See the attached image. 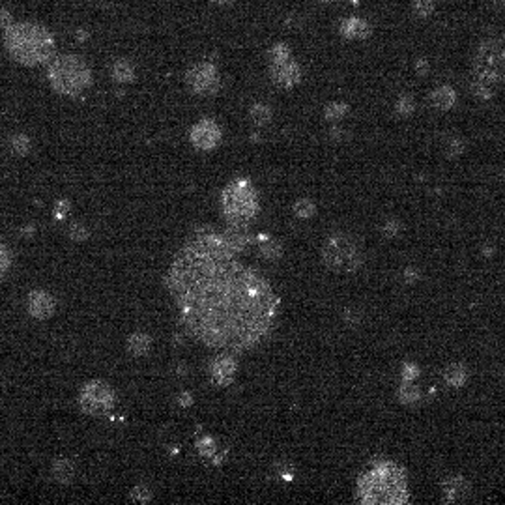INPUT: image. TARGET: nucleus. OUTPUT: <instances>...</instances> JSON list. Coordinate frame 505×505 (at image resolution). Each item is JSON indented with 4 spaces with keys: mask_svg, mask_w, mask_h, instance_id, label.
Wrapping results in <instances>:
<instances>
[{
    "mask_svg": "<svg viewBox=\"0 0 505 505\" xmlns=\"http://www.w3.org/2000/svg\"><path fill=\"white\" fill-rule=\"evenodd\" d=\"M166 286L187 333L230 356L262 343L277 316L270 283L209 230H198L176 255Z\"/></svg>",
    "mask_w": 505,
    "mask_h": 505,
    "instance_id": "nucleus-1",
    "label": "nucleus"
},
{
    "mask_svg": "<svg viewBox=\"0 0 505 505\" xmlns=\"http://www.w3.org/2000/svg\"><path fill=\"white\" fill-rule=\"evenodd\" d=\"M357 498L369 505H399L408 502L406 474L393 462H376L357 483Z\"/></svg>",
    "mask_w": 505,
    "mask_h": 505,
    "instance_id": "nucleus-2",
    "label": "nucleus"
},
{
    "mask_svg": "<svg viewBox=\"0 0 505 505\" xmlns=\"http://www.w3.org/2000/svg\"><path fill=\"white\" fill-rule=\"evenodd\" d=\"M4 44L12 58L23 66H40L53 58L55 40L36 23H10L4 26Z\"/></svg>",
    "mask_w": 505,
    "mask_h": 505,
    "instance_id": "nucleus-3",
    "label": "nucleus"
},
{
    "mask_svg": "<svg viewBox=\"0 0 505 505\" xmlns=\"http://www.w3.org/2000/svg\"><path fill=\"white\" fill-rule=\"evenodd\" d=\"M475 80L472 88L477 98H493L494 90L504 79V45L499 40L483 42L474 64Z\"/></svg>",
    "mask_w": 505,
    "mask_h": 505,
    "instance_id": "nucleus-4",
    "label": "nucleus"
},
{
    "mask_svg": "<svg viewBox=\"0 0 505 505\" xmlns=\"http://www.w3.org/2000/svg\"><path fill=\"white\" fill-rule=\"evenodd\" d=\"M51 87L62 96H77L92 83V74L87 62L75 55L56 56L47 68Z\"/></svg>",
    "mask_w": 505,
    "mask_h": 505,
    "instance_id": "nucleus-5",
    "label": "nucleus"
},
{
    "mask_svg": "<svg viewBox=\"0 0 505 505\" xmlns=\"http://www.w3.org/2000/svg\"><path fill=\"white\" fill-rule=\"evenodd\" d=\"M223 209L230 225H247L259 209L257 191L247 180H236L223 191Z\"/></svg>",
    "mask_w": 505,
    "mask_h": 505,
    "instance_id": "nucleus-6",
    "label": "nucleus"
},
{
    "mask_svg": "<svg viewBox=\"0 0 505 505\" xmlns=\"http://www.w3.org/2000/svg\"><path fill=\"white\" fill-rule=\"evenodd\" d=\"M322 259L329 270L357 271L363 266V255L357 251L356 243L345 234H335L322 249Z\"/></svg>",
    "mask_w": 505,
    "mask_h": 505,
    "instance_id": "nucleus-7",
    "label": "nucleus"
},
{
    "mask_svg": "<svg viewBox=\"0 0 505 505\" xmlns=\"http://www.w3.org/2000/svg\"><path fill=\"white\" fill-rule=\"evenodd\" d=\"M114 402H117L114 389L103 380H90L83 386L79 393L80 410L88 416H94V418L111 412Z\"/></svg>",
    "mask_w": 505,
    "mask_h": 505,
    "instance_id": "nucleus-8",
    "label": "nucleus"
},
{
    "mask_svg": "<svg viewBox=\"0 0 505 505\" xmlns=\"http://www.w3.org/2000/svg\"><path fill=\"white\" fill-rule=\"evenodd\" d=\"M185 79H187V85L191 87L193 92L198 94V96H212L219 88V74H217L216 66L209 64V62L193 66L187 71Z\"/></svg>",
    "mask_w": 505,
    "mask_h": 505,
    "instance_id": "nucleus-9",
    "label": "nucleus"
},
{
    "mask_svg": "<svg viewBox=\"0 0 505 505\" xmlns=\"http://www.w3.org/2000/svg\"><path fill=\"white\" fill-rule=\"evenodd\" d=\"M270 74L273 83L284 88L294 87L302 79V69L298 66V62L292 58V55L270 60Z\"/></svg>",
    "mask_w": 505,
    "mask_h": 505,
    "instance_id": "nucleus-10",
    "label": "nucleus"
},
{
    "mask_svg": "<svg viewBox=\"0 0 505 505\" xmlns=\"http://www.w3.org/2000/svg\"><path fill=\"white\" fill-rule=\"evenodd\" d=\"M221 141V130L214 120H200L191 130L193 146L198 150H214Z\"/></svg>",
    "mask_w": 505,
    "mask_h": 505,
    "instance_id": "nucleus-11",
    "label": "nucleus"
},
{
    "mask_svg": "<svg viewBox=\"0 0 505 505\" xmlns=\"http://www.w3.org/2000/svg\"><path fill=\"white\" fill-rule=\"evenodd\" d=\"M26 311L36 320H47L56 311L55 298L47 290H31V294L26 296Z\"/></svg>",
    "mask_w": 505,
    "mask_h": 505,
    "instance_id": "nucleus-12",
    "label": "nucleus"
},
{
    "mask_svg": "<svg viewBox=\"0 0 505 505\" xmlns=\"http://www.w3.org/2000/svg\"><path fill=\"white\" fill-rule=\"evenodd\" d=\"M236 359L230 354H223L217 356L212 365H209V375H212V382L217 386H227L232 382V376L236 373Z\"/></svg>",
    "mask_w": 505,
    "mask_h": 505,
    "instance_id": "nucleus-13",
    "label": "nucleus"
},
{
    "mask_svg": "<svg viewBox=\"0 0 505 505\" xmlns=\"http://www.w3.org/2000/svg\"><path fill=\"white\" fill-rule=\"evenodd\" d=\"M341 34L348 40H363L370 34V26L365 19L348 17L341 23Z\"/></svg>",
    "mask_w": 505,
    "mask_h": 505,
    "instance_id": "nucleus-14",
    "label": "nucleus"
},
{
    "mask_svg": "<svg viewBox=\"0 0 505 505\" xmlns=\"http://www.w3.org/2000/svg\"><path fill=\"white\" fill-rule=\"evenodd\" d=\"M75 462L71 459H66V456H60V459H56L53 462V466H51V475H53V479L56 483H60V485H69L71 481L75 479Z\"/></svg>",
    "mask_w": 505,
    "mask_h": 505,
    "instance_id": "nucleus-15",
    "label": "nucleus"
},
{
    "mask_svg": "<svg viewBox=\"0 0 505 505\" xmlns=\"http://www.w3.org/2000/svg\"><path fill=\"white\" fill-rule=\"evenodd\" d=\"M223 236L228 241V246L232 247L236 252L243 251L251 243V234H249L246 225H230V228Z\"/></svg>",
    "mask_w": 505,
    "mask_h": 505,
    "instance_id": "nucleus-16",
    "label": "nucleus"
},
{
    "mask_svg": "<svg viewBox=\"0 0 505 505\" xmlns=\"http://www.w3.org/2000/svg\"><path fill=\"white\" fill-rule=\"evenodd\" d=\"M150 348H152V337H150L148 333L137 332L131 333L130 337H128V352H130L131 356H146Z\"/></svg>",
    "mask_w": 505,
    "mask_h": 505,
    "instance_id": "nucleus-17",
    "label": "nucleus"
},
{
    "mask_svg": "<svg viewBox=\"0 0 505 505\" xmlns=\"http://www.w3.org/2000/svg\"><path fill=\"white\" fill-rule=\"evenodd\" d=\"M456 101V94L451 87H440L431 94V103L434 109L440 111H447Z\"/></svg>",
    "mask_w": 505,
    "mask_h": 505,
    "instance_id": "nucleus-18",
    "label": "nucleus"
},
{
    "mask_svg": "<svg viewBox=\"0 0 505 505\" xmlns=\"http://www.w3.org/2000/svg\"><path fill=\"white\" fill-rule=\"evenodd\" d=\"M259 251L260 255L268 260H277L281 257V252H283V246H281V241L273 240L270 236L266 234H260L259 236Z\"/></svg>",
    "mask_w": 505,
    "mask_h": 505,
    "instance_id": "nucleus-19",
    "label": "nucleus"
},
{
    "mask_svg": "<svg viewBox=\"0 0 505 505\" xmlns=\"http://www.w3.org/2000/svg\"><path fill=\"white\" fill-rule=\"evenodd\" d=\"M444 378L445 382H447V386H451V388H461V386H464L466 380H468V370H466L464 365L451 363L450 367L445 369Z\"/></svg>",
    "mask_w": 505,
    "mask_h": 505,
    "instance_id": "nucleus-20",
    "label": "nucleus"
},
{
    "mask_svg": "<svg viewBox=\"0 0 505 505\" xmlns=\"http://www.w3.org/2000/svg\"><path fill=\"white\" fill-rule=\"evenodd\" d=\"M111 75L112 79L117 80V83H131V80L135 79V68H133V64L128 60H117L112 64V69H111Z\"/></svg>",
    "mask_w": 505,
    "mask_h": 505,
    "instance_id": "nucleus-21",
    "label": "nucleus"
},
{
    "mask_svg": "<svg viewBox=\"0 0 505 505\" xmlns=\"http://www.w3.org/2000/svg\"><path fill=\"white\" fill-rule=\"evenodd\" d=\"M444 488H445V496H447L450 502L451 499L455 502V499L464 498V496H468L470 493V485L464 479H461V477H455V479L447 481L444 485Z\"/></svg>",
    "mask_w": 505,
    "mask_h": 505,
    "instance_id": "nucleus-22",
    "label": "nucleus"
},
{
    "mask_svg": "<svg viewBox=\"0 0 505 505\" xmlns=\"http://www.w3.org/2000/svg\"><path fill=\"white\" fill-rule=\"evenodd\" d=\"M399 399H401L402 404H416L421 399V389L416 384L404 380V384L399 389Z\"/></svg>",
    "mask_w": 505,
    "mask_h": 505,
    "instance_id": "nucleus-23",
    "label": "nucleus"
},
{
    "mask_svg": "<svg viewBox=\"0 0 505 505\" xmlns=\"http://www.w3.org/2000/svg\"><path fill=\"white\" fill-rule=\"evenodd\" d=\"M271 109L268 107V105L264 103H257V105H252V109H251V120L257 126H266V123L270 122L271 120Z\"/></svg>",
    "mask_w": 505,
    "mask_h": 505,
    "instance_id": "nucleus-24",
    "label": "nucleus"
},
{
    "mask_svg": "<svg viewBox=\"0 0 505 505\" xmlns=\"http://www.w3.org/2000/svg\"><path fill=\"white\" fill-rule=\"evenodd\" d=\"M10 148H12L13 154L26 155L31 152L32 142L26 135H13L12 139H10Z\"/></svg>",
    "mask_w": 505,
    "mask_h": 505,
    "instance_id": "nucleus-25",
    "label": "nucleus"
},
{
    "mask_svg": "<svg viewBox=\"0 0 505 505\" xmlns=\"http://www.w3.org/2000/svg\"><path fill=\"white\" fill-rule=\"evenodd\" d=\"M314 212H316V206H314L313 200H309V198H300V200H296V204H294V214H296V217H300V219H309V217H313Z\"/></svg>",
    "mask_w": 505,
    "mask_h": 505,
    "instance_id": "nucleus-26",
    "label": "nucleus"
},
{
    "mask_svg": "<svg viewBox=\"0 0 505 505\" xmlns=\"http://www.w3.org/2000/svg\"><path fill=\"white\" fill-rule=\"evenodd\" d=\"M130 498L133 499V502H139V504H148V502H152V498H154V493H152V488H150L148 485H137V487L131 490Z\"/></svg>",
    "mask_w": 505,
    "mask_h": 505,
    "instance_id": "nucleus-27",
    "label": "nucleus"
},
{
    "mask_svg": "<svg viewBox=\"0 0 505 505\" xmlns=\"http://www.w3.org/2000/svg\"><path fill=\"white\" fill-rule=\"evenodd\" d=\"M348 114V105L346 103H329L326 107V118L332 122L343 120Z\"/></svg>",
    "mask_w": 505,
    "mask_h": 505,
    "instance_id": "nucleus-28",
    "label": "nucleus"
},
{
    "mask_svg": "<svg viewBox=\"0 0 505 505\" xmlns=\"http://www.w3.org/2000/svg\"><path fill=\"white\" fill-rule=\"evenodd\" d=\"M197 450L203 456H214L217 453V442L212 436H204L197 442Z\"/></svg>",
    "mask_w": 505,
    "mask_h": 505,
    "instance_id": "nucleus-29",
    "label": "nucleus"
},
{
    "mask_svg": "<svg viewBox=\"0 0 505 505\" xmlns=\"http://www.w3.org/2000/svg\"><path fill=\"white\" fill-rule=\"evenodd\" d=\"M416 109V101H413L412 96H401L397 99V105H395V111L399 112L401 117H410Z\"/></svg>",
    "mask_w": 505,
    "mask_h": 505,
    "instance_id": "nucleus-30",
    "label": "nucleus"
},
{
    "mask_svg": "<svg viewBox=\"0 0 505 505\" xmlns=\"http://www.w3.org/2000/svg\"><path fill=\"white\" fill-rule=\"evenodd\" d=\"M12 266V252L6 247V243L0 240V279L6 275V271Z\"/></svg>",
    "mask_w": 505,
    "mask_h": 505,
    "instance_id": "nucleus-31",
    "label": "nucleus"
},
{
    "mask_svg": "<svg viewBox=\"0 0 505 505\" xmlns=\"http://www.w3.org/2000/svg\"><path fill=\"white\" fill-rule=\"evenodd\" d=\"M68 236L74 241H77V243H80V241L88 240V236H90V232H88V228L85 227L83 223H74V225L69 227Z\"/></svg>",
    "mask_w": 505,
    "mask_h": 505,
    "instance_id": "nucleus-32",
    "label": "nucleus"
},
{
    "mask_svg": "<svg viewBox=\"0 0 505 505\" xmlns=\"http://www.w3.org/2000/svg\"><path fill=\"white\" fill-rule=\"evenodd\" d=\"M413 12L418 13L419 17H429L434 12V0H416Z\"/></svg>",
    "mask_w": 505,
    "mask_h": 505,
    "instance_id": "nucleus-33",
    "label": "nucleus"
},
{
    "mask_svg": "<svg viewBox=\"0 0 505 505\" xmlns=\"http://www.w3.org/2000/svg\"><path fill=\"white\" fill-rule=\"evenodd\" d=\"M401 228L402 225L399 219H388L382 228L384 236H386V238H397V236L401 234Z\"/></svg>",
    "mask_w": 505,
    "mask_h": 505,
    "instance_id": "nucleus-34",
    "label": "nucleus"
},
{
    "mask_svg": "<svg viewBox=\"0 0 505 505\" xmlns=\"http://www.w3.org/2000/svg\"><path fill=\"white\" fill-rule=\"evenodd\" d=\"M69 208H71V204H69V200H66V198H60V200H56L55 203V209H53V214H55L56 219H66L69 214Z\"/></svg>",
    "mask_w": 505,
    "mask_h": 505,
    "instance_id": "nucleus-35",
    "label": "nucleus"
},
{
    "mask_svg": "<svg viewBox=\"0 0 505 505\" xmlns=\"http://www.w3.org/2000/svg\"><path fill=\"white\" fill-rule=\"evenodd\" d=\"M464 148H466V144H464L462 139H451L450 144H447V155L456 157V155H461L464 152Z\"/></svg>",
    "mask_w": 505,
    "mask_h": 505,
    "instance_id": "nucleus-36",
    "label": "nucleus"
},
{
    "mask_svg": "<svg viewBox=\"0 0 505 505\" xmlns=\"http://www.w3.org/2000/svg\"><path fill=\"white\" fill-rule=\"evenodd\" d=\"M419 367L416 363H404V367H402V378L406 380V382H413L416 378L419 376Z\"/></svg>",
    "mask_w": 505,
    "mask_h": 505,
    "instance_id": "nucleus-37",
    "label": "nucleus"
},
{
    "mask_svg": "<svg viewBox=\"0 0 505 505\" xmlns=\"http://www.w3.org/2000/svg\"><path fill=\"white\" fill-rule=\"evenodd\" d=\"M361 318H363V316H361V313H359L357 309H348L345 313V322L346 324H350V326H357V324L361 322Z\"/></svg>",
    "mask_w": 505,
    "mask_h": 505,
    "instance_id": "nucleus-38",
    "label": "nucleus"
},
{
    "mask_svg": "<svg viewBox=\"0 0 505 505\" xmlns=\"http://www.w3.org/2000/svg\"><path fill=\"white\" fill-rule=\"evenodd\" d=\"M419 279H421V271H419L418 268H406V270H404V281H406L408 284L418 283Z\"/></svg>",
    "mask_w": 505,
    "mask_h": 505,
    "instance_id": "nucleus-39",
    "label": "nucleus"
},
{
    "mask_svg": "<svg viewBox=\"0 0 505 505\" xmlns=\"http://www.w3.org/2000/svg\"><path fill=\"white\" fill-rule=\"evenodd\" d=\"M178 404L182 408H189L193 404V395L189 391H184V393L178 395Z\"/></svg>",
    "mask_w": 505,
    "mask_h": 505,
    "instance_id": "nucleus-40",
    "label": "nucleus"
},
{
    "mask_svg": "<svg viewBox=\"0 0 505 505\" xmlns=\"http://www.w3.org/2000/svg\"><path fill=\"white\" fill-rule=\"evenodd\" d=\"M225 456H227V451H217L216 455L212 456V461H214V464H223V461H225Z\"/></svg>",
    "mask_w": 505,
    "mask_h": 505,
    "instance_id": "nucleus-41",
    "label": "nucleus"
},
{
    "mask_svg": "<svg viewBox=\"0 0 505 505\" xmlns=\"http://www.w3.org/2000/svg\"><path fill=\"white\" fill-rule=\"evenodd\" d=\"M427 69H429V66H427V60H419L418 62V74L419 75H425Z\"/></svg>",
    "mask_w": 505,
    "mask_h": 505,
    "instance_id": "nucleus-42",
    "label": "nucleus"
},
{
    "mask_svg": "<svg viewBox=\"0 0 505 505\" xmlns=\"http://www.w3.org/2000/svg\"><path fill=\"white\" fill-rule=\"evenodd\" d=\"M483 252H485L487 257H493V255H494V247H490V246L483 247Z\"/></svg>",
    "mask_w": 505,
    "mask_h": 505,
    "instance_id": "nucleus-43",
    "label": "nucleus"
},
{
    "mask_svg": "<svg viewBox=\"0 0 505 505\" xmlns=\"http://www.w3.org/2000/svg\"><path fill=\"white\" fill-rule=\"evenodd\" d=\"M332 135L335 137V139H341V137H345V131H343V130H333Z\"/></svg>",
    "mask_w": 505,
    "mask_h": 505,
    "instance_id": "nucleus-44",
    "label": "nucleus"
},
{
    "mask_svg": "<svg viewBox=\"0 0 505 505\" xmlns=\"http://www.w3.org/2000/svg\"><path fill=\"white\" fill-rule=\"evenodd\" d=\"M212 2H216V4H232L234 0H212Z\"/></svg>",
    "mask_w": 505,
    "mask_h": 505,
    "instance_id": "nucleus-45",
    "label": "nucleus"
},
{
    "mask_svg": "<svg viewBox=\"0 0 505 505\" xmlns=\"http://www.w3.org/2000/svg\"><path fill=\"white\" fill-rule=\"evenodd\" d=\"M493 2L496 6H502V4H504V0H493Z\"/></svg>",
    "mask_w": 505,
    "mask_h": 505,
    "instance_id": "nucleus-46",
    "label": "nucleus"
},
{
    "mask_svg": "<svg viewBox=\"0 0 505 505\" xmlns=\"http://www.w3.org/2000/svg\"><path fill=\"white\" fill-rule=\"evenodd\" d=\"M322 2H332V0H322Z\"/></svg>",
    "mask_w": 505,
    "mask_h": 505,
    "instance_id": "nucleus-47",
    "label": "nucleus"
}]
</instances>
